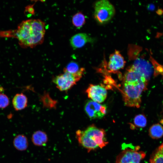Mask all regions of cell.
I'll use <instances>...</instances> for the list:
<instances>
[{
    "mask_svg": "<svg viewBox=\"0 0 163 163\" xmlns=\"http://www.w3.org/2000/svg\"><path fill=\"white\" fill-rule=\"evenodd\" d=\"M149 134L153 139H158L163 136V126L159 123L152 125L149 129Z\"/></svg>",
    "mask_w": 163,
    "mask_h": 163,
    "instance_id": "obj_18",
    "label": "cell"
},
{
    "mask_svg": "<svg viewBox=\"0 0 163 163\" xmlns=\"http://www.w3.org/2000/svg\"><path fill=\"white\" fill-rule=\"evenodd\" d=\"M9 100L5 94L0 93V108L4 109L7 107L9 104Z\"/></svg>",
    "mask_w": 163,
    "mask_h": 163,
    "instance_id": "obj_21",
    "label": "cell"
},
{
    "mask_svg": "<svg viewBox=\"0 0 163 163\" xmlns=\"http://www.w3.org/2000/svg\"><path fill=\"white\" fill-rule=\"evenodd\" d=\"M13 107L16 111L22 110L27 107L28 104L27 98L25 95L21 93L16 94L12 100Z\"/></svg>",
    "mask_w": 163,
    "mask_h": 163,
    "instance_id": "obj_13",
    "label": "cell"
},
{
    "mask_svg": "<svg viewBox=\"0 0 163 163\" xmlns=\"http://www.w3.org/2000/svg\"><path fill=\"white\" fill-rule=\"evenodd\" d=\"M13 144L14 147L17 150L21 151L26 150L28 145L27 138L22 134L18 135L14 138Z\"/></svg>",
    "mask_w": 163,
    "mask_h": 163,
    "instance_id": "obj_16",
    "label": "cell"
},
{
    "mask_svg": "<svg viewBox=\"0 0 163 163\" xmlns=\"http://www.w3.org/2000/svg\"><path fill=\"white\" fill-rule=\"evenodd\" d=\"M149 161L150 163H163V143L152 152Z\"/></svg>",
    "mask_w": 163,
    "mask_h": 163,
    "instance_id": "obj_17",
    "label": "cell"
},
{
    "mask_svg": "<svg viewBox=\"0 0 163 163\" xmlns=\"http://www.w3.org/2000/svg\"><path fill=\"white\" fill-rule=\"evenodd\" d=\"M53 82L61 91H66L70 89L78 81L74 76L66 71L54 77Z\"/></svg>",
    "mask_w": 163,
    "mask_h": 163,
    "instance_id": "obj_6",
    "label": "cell"
},
{
    "mask_svg": "<svg viewBox=\"0 0 163 163\" xmlns=\"http://www.w3.org/2000/svg\"><path fill=\"white\" fill-rule=\"evenodd\" d=\"M133 122L136 126L139 128H144L146 125L147 120L144 115L139 114L135 117Z\"/></svg>",
    "mask_w": 163,
    "mask_h": 163,
    "instance_id": "obj_20",
    "label": "cell"
},
{
    "mask_svg": "<svg viewBox=\"0 0 163 163\" xmlns=\"http://www.w3.org/2000/svg\"><path fill=\"white\" fill-rule=\"evenodd\" d=\"M107 109L105 105L100 104L91 100L87 101L84 108L85 112L91 119L102 118L106 114Z\"/></svg>",
    "mask_w": 163,
    "mask_h": 163,
    "instance_id": "obj_7",
    "label": "cell"
},
{
    "mask_svg": "<svg viewBox=\"0 0 163 163\" xmlns=\"http://www.w3.org/2000/svg\"><path fill=\"white\" fill-rule=\"evenodd\" d=\"M162 104H163V101L162 102Z\"/></svg>",
    "mask_w": 163,
    "mask_h": 163,
    "instance_id": "obj_22",
    "label": "cell"
},
{
    "mask_svg": "<svg viewBox=\"0 0 163 163\" xmlns=\"http://www.w3.org/2000/svg\"><path fill=\"white\" fill-rule=\"evenodd\" d=\"M72 21L73 24L77 28H79L85 24V18L82 12H79L73 16Z\"/></svg>",
    "mask_w": 163,
    "mask_h": 163,
    "instance_id": "obj_19",
    "label": "cell"
},
{
    "mask_svg": "<svg viewBox=\"0 0 163 163\" xmlns=\"http://www.w3.org/2000/svg\"><path fill=\"white\" fill-rule=\"evenodd\" d=\"M130 67L147 80L152 76L154 69L153 65L142 58L137 59Z\"/></svg>",
    "mask_w": 163,
    "mask_h": 163,
    "instance_id": "obj_8",
    "label": "cell"
},
{
    "mask_svg": "<svg viewBox=\"0 0 163 163\" xmlns=\"http://www.w3.org/2000/svg\"><path fill=\"white\" fill-rule=\"evenodd\" d=\"M94 39L85 33H79L75 34L71 38L70 44L75 49L83 46L87 43L92 42Z\"/></svg>",
    "mask_w": 163,
    "mask_h": 163,
    "instance_id": "obj_11",
    "label": "cell"
},
{
    "mask_svg": "<svg viewBox=\"0 0 163 163\" xmlns=\"http://www.w3.org/2000/svg\"><path fill=\"white\" fill-rule=\"evenodd\" d=\"M45 23L39 19L22 21L15 31L14 36L23 48H34L42 43L45 34Z\"/></svg>",
    "mask_w": 163,
    "mask_h": 163,
    "instance_id": "obj_1",
    "label": "cell"
},
{
    "mask_svg": "<svg viewBox=\"0 0 163 163\" xmlns=\"http://www.w3.org/2000/svg\"><path fill=\"white\" fill-rule=\"evenodd\" d=\"M76 136L80 145L87 149L88 152L106 145L107 141L104 130L94 124L88 126L84 130H78Z\"/></svg>",
    "mask_w": 163,
    "mask_h": 163,
    "instance_id": "obj_2",
    "label": "cell"
},
{
    "mask_svg": "<svg viewBox=\"0 0 163 163\" xmlns=\"http://www.w3.org/2000/svg\"><path fill=\"white\" fill-rule=\"evenodd\" d=\"M147 81L133 83H123L122 92L126 106L139 108L141 103V95L146 89Z\"/></svg>",
    "mask_w": 163,
    "mask_h": 163,
    "instance_id": "obj_3",
    "label": "cell"
},
{
    "mask_svg": "<svg viewBox=\"0 0 163 163\" xmlns=\"http://www.w3.org/2000/svg\"><path fill=\"white\" fill-rule=\"evenodd\" d=\"M31 140L34 145L41 146L45 145L48 139L45 132L42 131L38 130L34 132L33 134Z\"/></svg>",
    "mask_w": 163,
    "mask_h": 163,
    "instance_id": "obj_15",
    "label": "cell"
},
{
    "mask_svg": "<svg viewBox=\"0 0 163 163\" xmlns=\"http://www.w3.org/2000/svg\"><path fill=\"white\" fill-rule=\"evenodd\" d=\"M114 6L107 0L97 1L94 5V18L99 23L104 24L109 21L115 13Z\"/></svg>",
    "mask_w": 163,
    "mask_h": 163,
    "instance_id": "obj_4",
    "label": "cell"
},
{
    "mask_svg": "<svg viewBox=\"0 0 163 163\" xmlns=\"http://www.w3.org/2000/svg\"><path fill=\"white\" fill-rule=\"evenodd\" d=\"M126 61L120 52L116 50L109 56L107 66L111 72H115L123 69L124 66Z\"/></svg>",
    "mask_w": 163,
    "mask_h": 163,
    "instance_id": "obj_10",
    "label": "cell"
},
{
    "mask_svg": "<svg viewBox=\"0 0 163 163\" xmlns=\"http://www.w3.org/2000/svg\"><path fill=\"white\" fill-rule=\"evenodd\" d=\"M140 147L134 149L126 148L123 150L117 157L115 163H140L146 154L142 151H139Z\"/></svg>",
    "mask_w": 163,
    "mask_h": 163,
    "instance_id": "obj_5",
    "label": "cell"
},
{
    "mask_svg": "<svg viewBox=\"0 0 163 163\" xmlns=\"http://www.w3.org/2000/svg\"><path fill=\"white\" fill-rule=\"evenodd\" d=\"M145 81L147 80L130 66L128 68L123 78V83H133Z\"/></svg>",
    "mask_w": 163,
    "mask_h": 163,
    "instance_id": "obj_12",
    "label": "cell"
},
{
    "mask_svg": "<svg viewBox=\"0 0 163 163\" xmlns=\"http://www.w3.org/2000/svg\"><path fill=\"white\" fill-rule=\"evenodd\" d=\"M63 71L72 74L77 79L80 80L84 75L85 69L83 68H80L77 63L71 62L64 69Z\"/></svg>",
    "mask_w": 163,
    "mask_h": 163,
    "instance_id": "obj_14",
    "label": "cell"
},
{
    "mask_svg": "<svg viewBox=\"0 0 163 163\" xmlns=\"http://www.w3.org/2000/svg\"><path fill=\"white\" fill-rule=\"evenodd\" d=\"M86 92L89 98L99 103L105 101L107 94V90L103 86L93 84L89 85Z\"/></svg>",
    "mask_w": 163,
    "mask_h": 163,
    "instance_id": "obj_9",
    "label": "cell"
}]
</instances>
